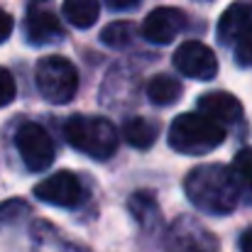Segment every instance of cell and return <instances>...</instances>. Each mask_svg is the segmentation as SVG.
Returning <instances> with one entry per match:
<instances>
[{
	"label": "cell",
	"mask_w": 252,
	"mask_h": 252,
	"mask_svg": "<svg viewBox=\"0 0 252 252\" xmlns=\"http://www.w3.org/2000/svg\"><path fill=\"white\" fill-rule=\"evenodd\" d=\"M184 191L193 208L208 216H228L235 211L243 189L238 186L230 167L201 164L189 171L184 181Z\"/></svg>",
	"instance_id": "cell-1"
},
{
	"label": "cell",
	"mask_w": 252,
	"mask_h": 252,
	"mask_svg": "<svg viewBox=\"0 0 252 252\" xmlns=\"http://www.w3.org/2000/svg\"><path fill=\"white\" fill-rule=\"evenodd\" d=\"M225 142V127L203 113H184L169 125V147L181 155H208Z\"/></svg>",
	"instance_id": "cell-2"
},
{
	"label": "cell",
	"mask_w": 252,
	"mask_h": 252,
	"mask_svg": "<svg viewBox=\"0 0 252 252\" xmlns=\"http://www.w3.org/2000/svg\"><path fill=\"white\" fill-rule=\"evenodd\" d=\"M64 137L74 150L88 155L91 159H110L120 142L115 125L110 120L95 118V115L69 118L64 125Z\"/></svg>",
	"instance_id": "cell-3"
},
{
	"label": "cell",
	"mask_w": 252,
	"mask_h": 252,
	"mask_svg": "<svg viewBox=\"0 0 252 252\" xmlns=\"http://www.w3.org/2000/svg\"><path fill=\"white\" fill-rule=\"evenodd\" d=\"M34 84L47 103L64 105L79 91V71L64 57H44L34 69Z\"/></svg>",
	"instance_id": "cell-4"
},
{
	"label": "cell",
	"mask_w": 252,
	"mask_h": 252,
	"mask_svg": "<svg viewBox=\"0 0 252 252\" xmlns=\"http://www.w3.org/2000/svg\"><path fill=\"white\" fill-rule=\"evenodd\" d=\"M218 37L223 44L233 47L240 66H252V0H238L220 15Z\"/></svg>",
	"instance_id": "cell-5"
},
{
	"label": "cell",
	"mask_w": 252,
	"mask_h": 252,
	"mask_svg": "<svg viewBox=\"0 0 252 252\" xmlns=\"http://www.w3.org/2000/svg\"><path fill=\"white\" fill-rule=\"evenodd\" d=\"M15 147L30 171H47L54 164V142L49 132L37 123H22V127L15 132Z\"/></svg>",
	"instance_id": "cell-6"
},
{
	"label": "cell",
	"mask_w": 252,
	"mask_h": 252,
	"mask_svg": "<svg viewBox=\"0 0 252 252\" xmlns=\"http://www.w3.org/2000/svg\"><path fill=\"white\" fill-rule=\"evenodd\" d=\"M34 196L39 201H44L49 206H59V208H76L86 198L81 181L71 171H57V174L42 179L34 186Z\"/></svg>",
	"instance_id": "cell-7"
},
{
	"label": "cell",
	"mask_w": 252,
	"mask_h": 252,
	"mask_svg": "<svg viewBox=\"0 0 252 252\" xmlns=\"http://www.w3.org/2000/svg\"><path fill=\"white\" fill-rule=\"evenodd\" d=\"M174 66L179 74L189 79H198V81H211L218 74V59L213 49L196 39L179 44V49L174 52Z\"/></svg>",
	"instance_id": "cell-8"
},
{
	"label": "cell",
	"mask_w": 252,
	"mask_h": 252,
	"mask_svg": "<svg viewBox=\"0 0 252 252\" xmlns=\"http://www.w3.org/2000/svg\"><path fill=\"white\" fill-rule=\"evenodd\" d=\"M167 252H218V240L189 216L179 218L167 233Z\"/></svg>",
	"instance_id": "cell-9"
},
{
	"label": "cell",
	"mask_w": 252,
	"mask_h": 252,
	"mask_svg": "<svg viewBox=\"0 0 252 252\" xmlns=\"http://www.w3.org/2000/svg\"><path fill=\"white\" fill-rule=\"evenodd\" d=\"M186 27V15L176 7H157L142 22V37L152 44L174 42Z\"/></svg>",
	"instance_id": "cell-10"
},
{
	"label": "cell",
	"mask_w": 252,
	"mask_h": 252,
	"mask_svg": "<svg viewBox=\"0 0 252 252\" xmlns=\"http://www.w3.org/2000/svg\"><path fill=\"white\" fill-rule=\"evenodd\" d=\"M25 37L32 47H49L64 39V27L57 15L39 7H30L25 17Z\"/></svg>",
	"instance_id": "cell-11"
},
{
	"label": "cell",
	"mask_w": 252,
	"mask_h": 252,
	"mask_svg": "<svg viewBox=\"0 0 252 252\" xmlns=\"http://www.w3.org/2000/svg\"><path fill=\"white\" fill-rule=\"evenodd\" d=\"M198 113L208 115L211 120L220 123V125H230V123H238L243 118V105L240 100L233 95V93H225V91H213V93H206L198 98Z\"/></svg>",
	"instance_id": "cell-12"
},
{
	"label": "cell",
	"mask_w": 252,
	"mask_h": 252,
	"mask_svg": "<svg viewBox=\"0 0 252 252\" xmlns=\"http://www.w3.org/2000/svg\"><path fill=\"white\" fill-rule=\"evenodd\" d=\"M127 206H130L132 218L140 223V228H145V230H155V228L159 225L162 216H159V206H157V201H155L152 193L137 191L135 196H130Z\"/></svg>",
	"instance_id": "cell-13"
},
{
	"label": "cell",
	"mask_w": 252,
	"mask_h": 252,
	"mask_svg": "<svg viewBox=\"0 0 252 252\" xmlns=\"http://www.w3.org/2000/svg\"><path fill=\"white\" fill-rule=\"evenodd\" d=\"M62 12L69 20V25H74L79 30H88L95 25V20L100 15V0H64Z\"/></svg>",
	"instance_id": "cell-14"
},
{
	"label": "cell",
	"mask_w": 252,
	"mask_h": 252,
	"mask_svg": "<svg viewBox=\"0 0 252 252\" xmlns=\"http://www.w3.org/2000/svg\"><path fill=\"white\" fill-rule=\"evenodd\" d=\"M123 137H125L127 145H132L137 150H150L157 140V125L150 123L147 118H132V120L125 123Z\"/></svg>",
	"instance_id": "cell-15"
},
{
	"label": "cell",
	"mask_w": 252,
	"mask_h": 252,
	"mask_svg": "<svg viewBox=\"0 0 252 252\" xmlns=\"http://www.w3.org/2000/svg\"><path fill=\"white\" fill-rule=\"evenodd\" d=\"M181 84L179 79L167 76V74H159L155 76L150 84H147V98L155 103V105H171L181 98Z\"/></svg>",
	"instance_id": "cell-16"
},
{
	"label": "cell",
	"mask_w": 252,
	"mask_h": 252,
	"mask_svg": "<svg viewBox=\"0 0 252 252\" xmlns=\"http://www.w3.org/2000/svg\"><path fill=\"white\" fill-rule=\"evenodd\" d=\"M135 32H137V30H135L132 22L118 20V22H110V25L103 27L100 42H103L105 47H110V49H123V47H127V44L135 39Z\"/></svg>",
	"instance_id": "cell-17"
},
{
	"label": "cell",
	"mask_w": 252,
	"mask_h": 252,
	"mask_svg": "<svg viewBox=\"0 0 252 252\" xmlns=\"http://www.w3.org/2000/svg\"><path fill=\"white\" fill-rule=\"evenodd\" d=\"M230 171L238 181V186L243 191H252V150L250 147H243L235 157H233V164Z\"/></svg>",
	"instance_id": "cell-18"
},
{
	"label": "cell",
	"mask_w": 252,
	"mask_h": 252,
	"mask_svg": "<svg viewBox=\"0 0 252 252\" xmlns=\"http://www.w3.org/2000/svg\"><path fill=\"white\" fill-rule=\"evenodd\" d=\"M27 203L25 201H20V198H12V201H7V203H2L0 206V225H10V223H15V220H20V218H25L27 216Z\"/></svg>",
	"instance_id": "cell-19"
},
{
	"label": "cell",
	"mask_w": 252,
	"mask_h": 252,
	"mask_svg": "<svg viewBox=\"0 0 252 252\" xmlns=\"http://www.w3.org/2000/svg\"><path fill=\"white\" fill-rule=\"evenodd\" d=\"M15 95H17V84H15L12 74L0 66V108L7 105V103H12Z\"/></svg>",
	"instance_id": "cell-20"
},
{
	"label": "cell",
	"mask_w": 252,
	"mask_h": 252,
	"mask_svg": "<svg viewBox=\"0 0 252 252\" xmlns=\"http://www.w3.org/2000/svg\"><path fill=\"white\" fill-rule=\"evenodd\" d=\"M12 27H15V20H12V15H10V12H5V10H0V44L10 39V34H12Z\"/></svg>",
	"instance_id": "cell-21"
},
{
	"label": "cell",
	"mask_w": 252,
	"mask_h": 252,
	"mask_svg": "<svg viewBox=\"0 0 252 252\" xmlns=\"http://www.w3.org/2000/svg\"><path fill=\"white\" fill-rule=\"evenodd\" d=\"M140 0H105V5L110 10H132Z\"/></svg>",
	"instance_id": "cell-22"
},
{
	"label": "cell",
	"mask_w": 252,
	"mask_h": 252,
	"mask_svg": "<svg viewBox=\"0 0 252 252\" xmlns=\"http://www.w3.org/2000/svg\"><path fill=\"white\" fill-rule=\"evenodd\" d=\"M240 252H252V228L240 235Z\"/></svg>",
	"instance_id": "cell-23"
}]
</instances>
